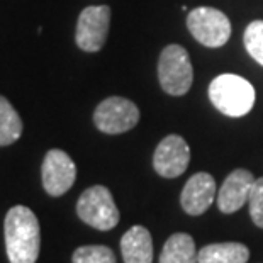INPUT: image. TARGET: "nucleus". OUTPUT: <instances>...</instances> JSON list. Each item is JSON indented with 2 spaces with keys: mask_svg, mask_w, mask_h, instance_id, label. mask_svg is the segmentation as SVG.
Returning <instances> with one entry per match:
<instances>
[{
  "mask_svg": "<svg viewBox=\"0 0 263 263\" xmlns=\"http://www.w3.org/2000/svg\"><path fill=\"white\" fill-rule=\"evenodd\" d=\"M5 251L10 263H36L41 229L36 214L26 205H14L5 216Z\"/></svg>",
  "mask_w": 263,
  "mask_h": 263,
  "instance_id": "1",
  "label": "nucleus"
},
{
  "mask_svg": "<svg viewBox=\"0 0 263 263\" xmlns=\"http://www.w3.org/2000/svg\"><path fill=\"white\" fill-rule=\"evenodd\" d=\"M209 99L214 107L229 117L248 114L255 104V88L243 77L222 73L209 85Z\"/></svg>",
  "mask_w": 263,
  "mask_h": 263,
  "instance_id": "2",
  "label": "nucleus"
},
{
  "mask_svg": "<svg viewBox=\"0 0 263 263\" xmlns=\"http://www.w3.org/2000/svg\"><path fill=\"white\" fill-rule=\"evenodd\" d=\"M78 217L99 231H110L119 224V209L107 187L93 185L78 197Z\"/></svg>",
  "mask_w": 263,
  "mask_h": 263,
  "instance_id": "3",
  "label": "nucleus"
},
{
  "mask_svg": "<svg viewBox=\"0 0 263 263\" xmlns=\"http://www.w3.org/2000/svg\"><path fill=\"white\" fill-rule=\"evenodd\" d=\"M158 78L161 88L175 97L185 95L194 82V68L185 48L170 44L160 54Z\"/></svg>",
  "mask_w": 263,
  "mask_h": 263,
  "instance_id": "4",
  "label": "nucleus"
},
{
  "mask_svg": "<svg viewBox=\"0 0 263 263\" xmlns=\"http://www.w3.org/2000/svg\"><path fill=\"white\" fill-rule=\"evenodd\" d=\"M187 27L200 44L207 48H221L231 36V22L228 15L214 7H197L189 12Z\"/></svg>",
  "mask_w": 263,
  "mask_h": 263,
  "instance_id": "5",
  "label": "nucleus"
},
{
  "mask_svg": "<svg viewBox=\"0 0 263 263\" xmlns=\"http://www.w3.org/2000/svg\"><path fill=\"white\" fill-rule=\"evenodd\" d=\"M93 122L105 134H121L133 129L139 122V109L124 97H109L102 100L93 112Z\"/></svg>",
  "mask_w": 263,
  "mask_h": 263,
  "instance_id": "6",
  "label": "nucleus"
},
{
  "mask_svg": "<svg viewBox=\"0 0 263 263\" xmlns=\"http://www.w3.org/2000/svg\"><path fill=\"white\" fill-rule=\"evenodd\" d=\"M110 9L107 5H90L80 12L77 22L75 41L78 48L87 53L102 49L109 34Z\"/></svg>",
  "mask_w": 263,
  "mask_h": 263,
  "instance_id": "7",
  "label": "nucleus"
},
{
  "mask_svg": "<svg viewBox=\"0 0 263 263\" xmlns=\"http://www.w3.org/2000/svg\"><path fill=\"white\" fill-rule=\"evenodd\" d=\"M41 175L44 190L51 197H60L73 187L77 178V166L65 151L49 149L44 156Z\"/></svg>",
  "mask_w": 263,
  "mask_h": 263,
  "instance_id": "8",
  "label": "nucleus"
},
{
  "mask_svg": "<svg viewBox=\"0 0 263 263\" xmlns=\"http://www.w3.org/2000/svg\"><path fill=\"white\" fill-rule=\"evenodd\" d=\"M190 161V148L178 134H168L158 144L153 156L156 173L163 178H177L187 170Z\"/></svg>",
  "mask_w": 263,
  "mask_h": 263,
  "instance_id": "9",
  "label": "nucleus"
},
{
  "mask_svg": "<svg viewBox=\"0 0 263 263\" xmlns=\"http://www.w3.org/2000/svg\"><path fill=\"white\" fill-rule=\"evenodd\" d=\"M217 195L214 177L205 172L195 173L187 180L182 190V209L190 216H200L209 209Z\"/></svg>",
  "mask_w": 263,
  "mask_h": 263,
  "instance_id": "10",
  "label": "nucleus"
},
{
  "mask_svg": "<svg viewBox=\"0 0 263 263\" xmlns=\"http://www.w3.org/2000/svg\"><path fill=\"white\" fill-rule=\"evenodd\" d=\"M255 183L253 173L238 168L231 172L217 192V207L224 214H233L239 211L245 204H248L251 187Z\"/></svg>",
  "mask_w": 263,
  "mask_h": 263,
  "instance_id": "11",
  "label": "nucleus"
},
{
  "mask_svg": "<svg viewBox=\"0 0 263 263\" xmlns=\"http://www.w3.org/2000/svg\"><path fill=\"white\" fill-rule=\"evenodd\" d=\"M121 253L124 263L153 261V239L144 226H133L121 238Z\"/></svg>",
  "mask_w": 263,
  "mask_h": 263,
  "instance_id": "12",
  "label": "nucleus"
},
{
  "mask_svg": "<svg viewBox=\"0 0 263 263\" xmlns=\"http://www.w3.org/2000/svg\"><path fill=\"white\" fill-rule=\"evenodd\" d=\"M199 263H246L250 250L243 243H212L199 250Z\"/></svg>",
  "mask_w": 263,
  "mask_h": 263,
  "instance_id": "13",
  "label": "nucleus"
},
{
  "mask_svg": "<svg viewBox=\"0 0 263 263\" xmlns=\"http://www.w3.org/2000/svg\"><path fill=\"white\" fill-rule=\"evenodd\" d=\"M194 238L187 233H175L166 239L160 253V263H199Z\"/></svg>",
  "mask_w": 263,
  "mask_h": 263,
  "instance_id": "14",
  "label": "nucleus"
},
{
  "mask_svg": "<svg viewBox=\"0 0 263 263\" xmlns=\"http://www.w3.org/2000/svg\"><path fill=\"white\" fill-rule=\"evenodd\" d=\"M22 134V121L7 99L0 95V146L15 143Z\"/></svg>",
  "mask_w": 263,
  "mask_h": 263,
  "instance_id": "15",
  "label": "nucleus"
},
{
  "mask_svg": "<svg viewBox=\"0 0 263 263\" xmlns=\"http://www.w3.org/2000/svg\"><path fill=\"white\" fill-rule=\"evenodd\" d=\"M73 263H116V255L109 246L88 245L80 246L71 256Z\"/></svg>",
  "mask_w": 263,
  "mask_h": 263,
  "instance_id": "16",
  "label": "nucleus"
},
{
  "mask_svg": "<svg viewBox=\"0 0 263 263\" xmlns=\"http://www.w3.org/2000/svg\"><path fill=\"white\" fill-rule=\"evenodd\" d=\"M243 41L250 57L263 66V21H253L246 27Z\"/></svg>",
  "mask_w": 263,
  "mask_h": 263,
  "instance_id": "17",
  "label": "nucleus"
},
{
  "mask_svg": "<svg viewBox=\"0 0 263 263\" xmlns=\"http://www.w3.org/2000/svg\"><path fill=\"white\" fill-rule=\"evenodd\" d=\"M248 204L251 219H253L256 226L263 229V177L255 178V183L251 187L248 197Z\"/></svg>",
  "mask_w": 263,
  "mask_h": 263,
  "instance_id": "18",
  "label": "nucleus"
}]
</instances>
